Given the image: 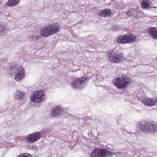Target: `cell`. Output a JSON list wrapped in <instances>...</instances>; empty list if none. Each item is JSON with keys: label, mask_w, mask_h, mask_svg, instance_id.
I'll list each match as a JSON object with an SVG mask.
<instances>
[{"label": "cell", "mask_w": 157, "mask_h": 157, "mask_svg": "<svg viewBox=\"0 0 157 157\" xmlns=\"http://www.w3.org/2000/svg\"><path fill=\"white\" fill-rule=\"evenodd\" d=\"M139 129L145 133H154L157 130V124L154 121H142L138 124Z\"/></svg>", "instance_id": "6da1fadb"}, {"label": "cell", "mask_w": 157, "mask_h": 157, "mask_svg": "<svg viewBox=\"0 0 157 157\" xmlns=\"http://www.w3.org/2000/svg\"><path fill=\"white\" fill-rule=\"evenodd\" d=\"M60 30V26L57 23H52L43 28L40 34L44 37H48L57 33Z\"/></svg>", "instance_id": "7a4b0ae2"}, {"label": "cell", "mask_w": 157, "mask_h": 157, "mask_svg": "<svg viewBox=\"0 0 157 157\" xmlns=\"http://www.w3.org/2000/svg\"><path fill=\"white\" fill-rule=\"evenodd\" d=\"M131 82V79L125 76L116 78L113 80L114 85L119 88H123L126 87Z\"/></svg>", "instance_id": "3957f363"}, {"label": "cell", "mask_w": 157, "mask_h": 157, "mask_svg": "<svg viewBox=\"0 0 157 157\" xmlns=\"http://www.w3.org/2000/svg\"><path fill=\"white\" fill-rule=\"evenodd\" d=\"M107 58L110 62L114 63L121 62L124 58L123 55L117 51H112L107 55Z\"/></svg>", "instance_id": "277c9868"}, {"label": "cell", "mask_w": 157, "mask_h": 157, "mask_svg": "<svg viewBox=\"0 0 157 157\" xmlns=\"http://www.w3.org/2000/svg\"><path fill=\"white\" fill-rule=\"evenodd\" d=\"M136 40V37L132 34L121 35L116 39L117 42L119 44H124L134 43Z\"/></svg>", "instance_id": "5b68a950"}, {"label": "cell", "mask_w": 157, "mask_h": 157, "mask_svg": "<svg viewBox=\"0 0 157 157\" xmlns=\"http://www.w3.org/2000/svg\"><path fill=\"white\" fill-rule=\"evenodd\" d=\"M88 81V78L85 77L78 78L73 81L71 84L72 87L75 89L80 90L86 86Z\"/></svg>", "instance_id": "8992f818"}, {"label": "cell", "mask_w": 157, "mask_h": 157, "mask_svg": "<svg viewBox=\"0 0 157 157\" xmlns=\"http://www.w3.org/2000/svg\"><path fill=\"white\" fill-rule=\"evenodd\" d=\"M45 95L43 91L38 90L32 96L31 100L32 102L39 103L42 102L45 98Z\"/></svg>", "instance_id": "52a82bcc"}, {"label": "cell", "mask_w": 157, "mask_h": 157, "mask_svg": "<svg viewBox=\"0 0 157 157\" xmlns=\"http://www.w3.org/2000/svg\"><path fill=\"white\" fill-rule=\"evenodd\" d=\"M64 110L63 108L60 105L55 106L51 110V115L53 118H58L62 115Z\"/></svg>", "instance_id": "ba28073f"}, {"label": "cell", "mask_w": 157, "mask_h": 157, "mask_svg": "<svg viewBox=\"0 0 157 157\" xmlns=\"http://www.w3.org/2000/svg\"><path fill=\"white\" fill-rule=\"evenodd\" d=\"M41 136L40 132H35L29 135L27 140L29 143H33L37 141Z\"/></svg>", "instance_id": "9c48e42d"}, {"label": "cell", "mask_w": 157, "mask_h": 157, "mask_svg": "<svg viewBox=\"0 0 157 157\" xmlns=\"http://www.w3.org/2000/svg\"><path fill=\"white\" fill-rule=\"evenodd\" d=\"M107 154L106 151L102 149H96L93 151L91 157H106Z\"/></svg>", "instance_id": "30bf717a"}, {"label": "cell", "mask_w": 157, "mask_h": 157, "mask_svg": "<svg viewBox=\"0 0 157 157\" xmlns=\"http://www.w3.org/2000/svg\"><path fill=\"white\" fill-rule=\"evenodd\" d=\"M25 71L24 68L22 67H19L17 71V73L15 76V79L17 81L22 80L25 77Z\"/></svg>", "instance_id": "8fae6325"}, {"label": "cell", "mask_w": 157, "mask_h": 157, "mask_svg": "<svg viewBox=\"0 0 157 157\" xmlns=\"http://www.w3.org/2000/svg\"><path fill=\"white\" fill-rule=\"evenodd\" d=\"M112 14L111 10L109 9H104L99 13V15L101 17H110Z\"/></svg>", "instance_id": "7c38bea8"}, {"label": "cell", "mask_w": 157, "mask_h": 157, "mask_svg": "<svg viewBox=\"0 0 157 157\" xmlns=\"http://www.w3.org/2000/svg\"><path fill=\"white\" fill-rule=\"evenodd\" d=\"M148 33L154 39H157V28L150 27L148 29Z\"/></svg>", "instance_id": "4fadbf2b"}, {"label": "cell", "mask_w": 157, "mask_h": 157, "mask_svg": "<svg viewBox=\"0 0 157 157\" xmlns=\"http://www.w3.org/2000/svg\"><path fill=\"white\" fill-rule=\"evenodd\" d=\"M143 103L146 106H152L155 105V101L149 98H145L143 101Z\"/></svg>", "instance_id": "5bb4252c"}, {"label": "cell", "mask_w": 157, "mask_h": 157, "mask_svg": "<svg viewBox=\"0 0 157 157\" xmlns=\"http://www.w3.org/2000/svg\"><path fill=\"white\" fill-rule=\"evenodd\" d=\"M25 94L22 91H18L15 95V98L17 100H21L24 97Z\"/></svg>", "instance_id": "9a60e30c"}, {"label": "cell", "mask_w": 157, "mask_h": 157, "mask_svg": "<svg viewBox=\"0 0 157 157\" xmlns=\"http://www.w3.org/2000/svg\"><path fill=\"white\" fill-rule=\"evenodd\" d=\"M20 2L19 0H10L7 3L9 7H14L17 5Z\"/></svg>", "instance_id": "2e32d148"}, {"label": "cell", "mask_w": 157, "mask_h": 157, "mask_svg": "<svg viewBox=\"0 0 157 157\" xmlns=\"http://www.w3.org/2000/svg\"><path fill=\"white\" fill-rule=\"evenodd\" d=\"M141 6L142 8L144 9H148L150 7V4L148 1L146 0L142 1L141 3Z\"/></svg>", "instance_id": "e0dca14e"}, {"label": "cell", "mask_w": 157, "mask_h": 157, "mask_svg": "<svg viewBox=\"0 0 157 157\" xmlns=\"http://www.w3.org/2000/svg\"><path fill=\"white\" fill-rule=\"evenodd\" d=\"M1 34L2 33V34H5V33L6 32L7 29H6L5 27H4L3 24L1 23Z\"/></svg>", "instance_id": "ac0fdd59"}, {"label": "cell", "mask_w": 157, "mask_h": 157, "mask_svg": "<svg viewBox=\"0 0 157 157\" xmlns=\"http://www.w3.org/2000/svg\"><path fill=\"white\" fill-rule=\"evenodd\" d=\"M17 157H32L31 154L27 153L21 154L19 155Z\"/></svg>", "instance_id": "d6986e66"}, {"label": "cell", "mask_w": 157, "mask_h": 157, "mask_svg": "<svg viewBox=\"0 0 157 157\" xmlns=\"http://www.w3.org/2000/svg\"><path fill=\"white\" fill-rule=\"evenodd\" d=\"M156 103H157V100H156Z\"/></svg>", "instance_id": "ffe728a7"}]
</instances>
